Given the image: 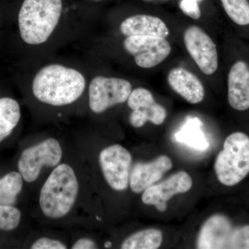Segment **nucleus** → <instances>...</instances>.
<instances>
[{
    "label": "nucleus",
    "mask_w": 249,
    "mask_h": 249,
    "mask_svg": "<svg viewBox=\"0 0 249 249\" xmlns=\"http://www.w3.org/2000/svg\"><path fill=\"white\" fill-rule=\"evenodd\" d=\"M86 82L83 75L60 65H47L37 72L33 81L34 96L52 106L71 104L83 94Z\"/></svg>",
    "instance_id": "obj_1"
},
{
    "label": "nucleus",
    "mask_w": 249,
    "mask_h": 249,
    "mask_svg": "<svg viewBox=\"0 0 249 249\" xmlns=\"http://www.w3.org/2000/svg\"><path fill=\"white\" fill-rule=\"evenodd\" d=\"M62 9V0H24L18 16L22 40L31 45L45 42L58 25Z\"/></svg>",
    "instance_id": "obj_2"
},
{
    "label": "nucleus",
    "mask_w": 249,
    "mask_h": 249,
    "mask_svg": "<svg viewBox=\"0 0 249 249\" xmlns=\"http://www.w3.org/2000/svg\"><path fill=\"white\" fill-rule=\"evenodd\" d=\"M78 194L74 170L64 163L57 165L41 189V210L46 217L52 219L65 217L73 208Z\"/></svg>",
    "instance_id": "obj_3"
},
{
    "label": "nucleus",
    "mask_w": 249,
    "mask_h": 249,
    "mask_svg": "<svg viewBox=\"0 0 249 249\" xmlns=\"http://www.w3.org/2000/svg\"><path fill=\"white\" fill-rule=\"evenodd\" d=\"M214 172L224 186L238 184L249 174V137L236 132L228 136L214 162Z\"/></svg>",
    "instance_id": "obj_4"
},
{
    "label": "nucleus",
    "mask_w": 249,
    "mask_h": 249,
    "mask_svg": "<svg viewBox=\"0 0 249 249\" xmlns=\"http://www.w3.org/2000/svg\"><path fill=\"white\" fill-rule=\"evenodd\" d=\"M196 248L249 249V225L235 227L226 216L213 214L201 226Z\"/></svg>",
    "instance_id": "obj_5"
},
{
    "label": "nucleus",
    "mask_w": 249,
    "mask_h": 249,
    "mask_svg": "<svg viewBox=\"0 0 249 249\" xmlns=\"http://www.w3.org/2000/svg\"><path fill=\"white\" fill-rule=\"evenodd\" d=\"M62 157V147L56 139H48L26 149L18 160V170L23 179L34 182L44 166H57Z\"/></svg>",
    "instance_id": "obj_6"
},
{
    "label": "nucleus",
    "mask_w": 249,
    "mask_h": 249,
    "mask_svg": "<svg viewBox=\"0 0 249 249\" xmlns=\"http://www.w3.org/2000/svg\"><path fill=\"white\" fill-rule=\"evenodd\" d=\"M132 85L119 78L95 77L89 88V105L93 112L100 114L127 101L132 92Z\"/></svg>",
    "instance_id": "obj_7"
},
{
    "label": "nucleus",
    "mask_w": 249,
    "mask_h": 249,
    "mask_svg": "<svg viewBox=\"0 0 249 249\" xmlns=\"http://www.w3.org/2000/svg\"><path fill=\"white\" fill-rule=\"evenodd\" d=\"M124 47L127 53L133 55L137 66L144 69L157 67L168 58L172 51L166 38L155 36H128Z\"/></svg>",
    "instance_id": "obj_8"
},
{
    "label": "nucleus",
    "mask_w": 249,
    "mask_h": 249,
    "mask_svg": "<svg viewBox=\"0 0 249 249\" xmlns=\"http://www.w3.org/2000/svg\"><path fill=\"white\" fill-rule=\"evenodd\" d=\"M132 160L130 152L118 144L106 147L100 154L103 176L114 191H124L128 187Z\"/></svg>",
    "instance_id": "obj_9"
},
{
    "label": "nucleus",
    "mask_w": 249,
    "mask_h": 249,
    "mask_svg": "<svg viewBox=\"0 0 249 249\" xmlns=\"http://www.w3.org/2000/svg\"><path fill=\"white\" fill-rule=\"evenodd\" d=\"M183 41L199 70L208 76L213 75L219 67V55L213 39L201 28L191 26L184 31Z\"/></svg>",
    "instance_id": "obj_10"
},
{
    "label": "nucleus",
    "mask_w": 249,
    "mask_h": 249,
    "mask_svg": "<svg viewBox=\"0 0 249 249\" xmlns=\"http://www.w3.org/2000/svg\"><path fill=\"white\" fill-rule=\"evenodd\" d=\"M127 101L129 107L132 109L129 122L134 127H142L147 121L160 125L166 119V110L156 102L150 90L142 88L132 90Z\"/></svg>",
    "instance_id": "obj_11"
},
{
    "label": "nucleus",
    "mask_w": 249,
    "mask_h": 249,
    "mask_svg": "<svg viewBox=\"0 0 249 249\" xmlns=\"http://www.w3.org/2000/svg\"><path fill=\"white\" fill-rule=\"evenodd\" d=\"M193 186V179L185 171L175 173L157 184L142 192V201L148 206H155L160 213L167 210V202L178 194L187 193Z\"/></svg>",
    "instance_id": "obj_12"
},
{
    "label": "nucleus",
    "mask_w": 249,
    "mask_h": 249,
    "mask_svg": "<svg viewBox=\"0 0 249 249\" xmlns=\"http://www.w3.org/2000/svg\"><path fill=\"white\" fill-rule=\"evenodd\" d=\"M227 99L234 110H249V58L232 60L227 73Z\"/></svg>",
    "instance_id": "obj_13"
},
{
    "label": "nucleus",
    "mask_w": 249,
    "mask_h": 249,
    "mask_svg": "<svg viewBox=\"0 0 249 249\" xmlns=\"http://www.w3.org/2000/svg\"><path fill=\"white\" fill-rule=\"evenodd\" d=\"M173 162L166 155H160L152 161L139 162L130 174L129 186L136 194L142 193L160 180L173 168Z\"/></svg>",
    "instance_id": "obj_14"
},
{
    "label": "nucleus",
    "mask_w": 249,
    "mask_h": 249,
    "mask_svg": "<svg viewBox=\"0 0 249 249\" xmlns=\"http://www.w3.org/2000/svg\"><path fill=\"white\" fill-rule=\"evenodd\" d=\"M168 83L174 91L191 104H198L204 100L205 89L201 80L183 67L170 70Z\"/></svg>",
    "instance_id": "obj_15"
},
{
    "label": "nucleus",
    "mask_w": 249,
    "mask_h": 249,
    "mask_svg": "<svg viewBox=\"0 0 249 249\" xmlns=\"http://www.w3.org/2000/svg\"><path fill=\"white\" fill-rule=\"evenodd\" d=\"M121 34L124 36H148L166 38L170 31L165 23L156 16L137 15L123 21Z\"/></svg>",
    "instance_id": "obj_16"
},
{
    "label": "nucleus",
    "mask_w": 249,
    "mask_h": 249,
    "mask_svg": "<svg viewBox=\"0 0 249 249\" xmlns=\"http://www.w3.org/2000/svg\"><path fill=\"white\" fill-rule=\"evenodd\" d=\"M20 117V107L16 100L0 98V142L12 133Z\"/></svg>",
    "instance_id": "obj_17"
},
{
    "label": "nucleus",
    "mask_w": 249,
    "mask_h": 249,
    "mask_svg": "<svg viewBox=\"0 0 249 249\" xmlns=\"http://www.w3.org/2000/svg\"><path fill=\"white\" fill-rule=\"evenodd\" d=\"M201 126L202 123L196 118L188 119L180 131L175 134V139L196 150H207L209 143L201 130Z\"/></svg>",
    "instance_id": "obj_18"
},
{
    "label": "nucleus",
    "mask_w": 249,
    "mask_h": 249,
    "mask_svg": "<svg viewBox=\"0 0 249 249\" xmlns=\"http://www.w3.org/2000/svg\"><path fill=\"white\" fill-rule=\"evenodd\" d=\"M163 242V233L159 229H147L132 234L124 240L122 249H157Z\"/></svg>",
    "instance_id": "obj_19"
},
{
    "label": "nucleus",
    "mask_w": 249,
    "mask_h": 249,
    "mask_svg": "<svg viewBox=\"0 0 249 249\" xmlns=\"http://www.w3.org/2000/svg\"><path fill=\"white\" fill-rule=\"evenodd\" d=\"M23 178L17 172H11L0 178V205L14 206L22 189Z\"/></svg>",
    "instance_id": "obj_20"
},
{
    "label": "nucleus",
    "mask_w": 249,
    "mask_h": 249,
    "mask_svg": "<svg viewBox=\"0 0 249 249\" xmlns=\"http://www.w3.org/2000/svg\"><path fill=\"white\" fill-rule=\"evenodd\" d=\"M227 17L236 27L249 31V0H219Z\"/></svg>",
    "instance_id": "obj_21"
},
{
    "label": "nucleus",
    "mask_w": 249,
    "mask_h": 249,
    "mask_svg": "<svg viewBox=\"0 0 249 249\" xmlns=\"http://www.w3.org/2000/svg\"><path fill=\"white\" fill-rule=\"evenodd\" d=\"M21 220V213L16 208L0 205V230L11 231L15 230Z\"/></svg>",
    "instance_id": "obj_22"
},
{
    "label": "nucleus",
    "mask_w": 249,
    "mask_h": 249,
    "mask_svg": "<svg viewBox=\"0 0 249 249\" xmlns=\"http://www.w3.org/2000/svg\"><path fill=\"white\" fill-rule=\"evenodd\" d=\"M199 1L196 0H181L179 8L187 16L195 20L201 18V13Z\"/></svg>",
    "instance_id": "obj_23"
},
{
    "label": "nucleus",
    "mask_w": 249,
    "mask_h": 249,
    "mask_svg": "<svg viewBox=\"0 0 249 249\" xmlns=\"http://www.w3.org/2000/svg\"><path fill=\"white\" fill-rule=\"evenodd\" d=\"M32 249H65L66 246L58 240H52L47 237H42L36 240L31 246Z\"/></svg>",
    "instance_id": "obj_24"
},
{
    "label": "nucleus",
    "mask_w": 249,
    "mask_h": 249,
    "mask_svg": "<svg viewBox=\"0 0 249 249\" xmlns=\"http://www.w3.org/2000/svg\"><path fill=\"white\" fill-rule=\"evenodd\" d=\"M73 249H98L94 241L88 238H82L75 242L72 247Z\"/></svg>",
    "instance_id": "obj_25"
},
{
    "label": "nucleus",
    "mask_w": 249,
    "mask_h": 249,
    "mask_svg": "<svg viewBox=\"0 0 249 249\" xmlns=\"http://www.w3.org/2000/svg\"><path fill=\"white\" fill-rule=\"evenodd\" d=\"M105 247H106V248H109V247H111V243L110 242H107L106 244H105Z\"/></svg>",
    "instance_id": "obj_26"
},
{
    "label": "nucleus",
    "mask_w": 249,
    "mask_h": 249,
    "mask_svg": "<svg viewBox=\"0 0 249 249\" xmlns=\"http://www.w3.org/2000/svg\"><path fill=\"white\" fill-rule=\"evenodd\" d=\"M196 1H199V2H201V1H204V0H196Z\"/></svg>",
    "instance_id": "obj_27"
},
{
    "label": "nucleus",
    "mask_w": 249,
    "mask_h": 249,
    "mask_svg": "<svg viewBox=\"0 0 249 249\" xmlns=\"http://www.w3.org/2000/svg\"><path fill=\"white\" fill-rule=\"evenodd\" d=\"M143 1H152V0H143Z\"/></svg>",
    "instance_id": "obj_28"
}]
</instances>
